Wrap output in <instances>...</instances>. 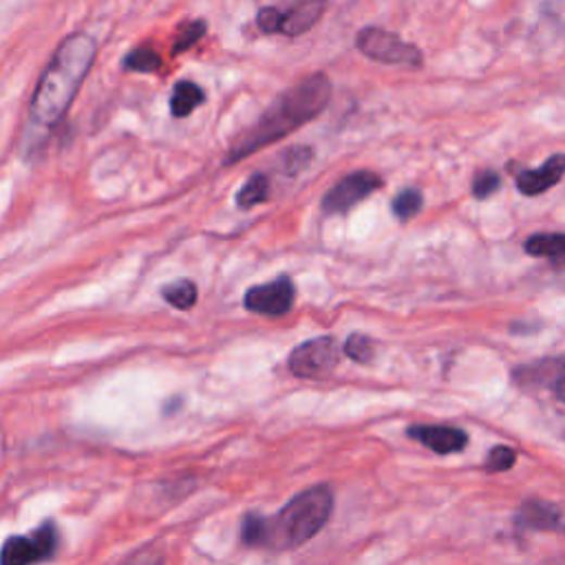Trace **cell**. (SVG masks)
I'll return each mask as SVG.
<instances>
[{
  "mask_svg": "<svg viewBox=\"0 0 565 565\" xmlns=\"http://www.w3.org/2000/svg\"><path fill=\"white\" fill-rule=\"evenodd\" d=\"M203 34H205V23H203V21L184 25V27L179 29V36H177V40H175L173 51L179 53V51H184V49H190Z\"/></svg>",
  "mask_w": 565,
  "mask_h": 565,
  "instance_id": "22",
  "label": "cell"
},
{
  "mask_svg": "<svg viewBox=\"0 0 565 565\" xmlns=\"http://www.w3.org/2000/svg\"><path fill=\"white\" fill-rule=\"evenodd\" d=\"M356 45L363 55L382 64H398V66L422 64V51L415 45L404 42L400 36L385 32L380 27L363 29L356 38Z\"/></svg>",
  "mask_w": 565,
  "mask_h": 565,
  "instance_id": "5",
  "label": "cell"
},
{
  "mask_svg": "<svg viewBox=\"0 0 565 565\" xmlns=\"http://www.w3.org/2000/svg\"><path fill=\"white\" fill-rule=\"evenodd\" d=\"M382 179L372 171H359L342 177L323 199V210L327 215H344L353 205L380 190Z\"/></svg>",
  "mask_w": 565,
  "mask_h": 565,
  "instance_id": "7",
  "label": "cell"
},
{
  "mask_svg": "<svg viewBox=\"0 0 565 565\" xmlns=\"http://www.w3.org/2000/svg\"><path fill=\"white\" fill-rule=\"evenodd\" d=\"M55 543V528L47 522L32 537H10L0 550V565H34L36 561L49 558Z\"/></svg>",
  "mask_w": 565,
  "mask_h": 565,
  "instance_id": "8",
  "label": "cell"
},
{
  "mask_svg": "<svg viewBox=\"0 0 565 565\" xmlns=\"http://www.w3.org/2000/svg\"><path fill=\"white\" fill-rule=\"evenodd\" d=\"M517 526L528 530H558L561 528V511L548 502H526L517 513Z\"/></svg>",
  "mask_w": 565,
  "mask_h": 565,
  "instance_id": "12",
  "label": "cell"
},
{
  "mask_svg": "<svg viewBox=\"0 0 565 565\" xmlns=\"http://www.w3.org/2000/svg\"><path fill=\"white\" fill-rule=\"evenodd\" d=\"M267 539V517L248 513L241 522V541L246 545H265Z\"/></svg>",
  "mask_w": 565,
  "mask_h": 565,
  "instance_id": "19",
  "label": "cell"
},
{
  "mask_svg": "<svg viewBox=\"0 0 565 565\" xmlns=\"http://www.w3.org/2000/svg\"><path fill=\"white\" fill-rule=\"evenodd\" d=\"M162 297L175 310L186 312V310H192L197 303V286L188 278H179V280L168 282V286L162 290Z\"/></svg>",
  "mask_w": 565,
  "mask_h": 565,
  "instance_id": "15",
  "label": "cell"
},
{
  "mask_svg": "<svg viewBox=\"0 0 565 565\" xmlns=\"http://www.w3.org/2000/svg\"><path fill=\"white\" fill-rule=\"evenodd\" d=\"M515 451L508 449V447H494L488 457H486V468L488 470H494V473H502V470H508L515 466Z\"/></svg>",
  "mask_w": 565,
  "mask_h": 565,
  "instance_id": "21",
  "label": "cell"
},
{
  "mask_svg": "<svg viewBox=\"0 0 565 565\" xmlns=\"http://www.w3.org/2000/svg\"><path fill=\"white\" fill-rule=\"evenodd\" d=\"M334 508V494L329 486H314L282 508L274 519H267L265 548L294 550L314 539L327 524Z\"/></svg>",
  "mask_w": 565,
  "mask_h": 565,
  "instance_id": "3",
  "label": "cell"
},
{
  "mask_svg": "<svg viewBox=\"0 0 565 565\" xmlns=\"http://www.w3.org/2000/svg\"><path fill=\"white\" fill-rule=\"evenodd\" d=\"M98 45L89 34L66 36L47 68L42 71L40 83L34 91L29 104V117L25 128V149L34 153L42 147L53 128L64 120L68 106L74 104L87 74L93 66Z\"/></svg>",
  "mask_w": 565,
  "mask_h": 565,
  "instance_id": "1",
  "label": "cell"
},
{
  "mask_svg": "<svg viewBox=\"0 0 565 565\" xmlns=\"http://www.w3.org/2000/svg\"><path fill=\"white\" fill-rule=\"evenodd\" d=\"M494 190H500V175L492 171H481L473 181V194L477 199H488Z\"/></svg>",
  "mask_w": 565,
  "mask_h": 565,
  "instance_id": "23",
  "label": "cell"
},
{
  "mask_svg": "<svg viewBox=\"0 0 565 565\" xmlns=\"http://www.w3.org/2000/svg\"><path fill=\"white\" fill-rule=\"evenodd\" d=\"M314 160L312 149L307 147H297L286 155V168L288 173H301L305 166H310V162Z\"/></svg>",
  "mask_w": 565,
  "mask_h": 565,
  "instance_id": "24",
  "label": "cell"
},
{
  "mask_svg": "<svg viewBox=\"0 0 565 565\" xmlns=\"http://www.w3.org/2000/svg\"><path fill=\"white\" fill-rule=\"evenodd\" d=\"M344 356H349L351 361H356L361 365H367L376 356V344L372 338H367L363 334H351L344 342Z\"/></svg>",
  "mask_w": 565,
  "mask_h": 565,
  "instance_id": "18",
  "label": "cell"
},
{
  "mask_svg": "<svg viewBox=\"0 0 565 565\" xmlns=\"http://www.w3.org/2000/svg\"><path fill=\"white\" fill-rule=\"evenodd\" d=\"M409 438L417 440L424 447H429L431 451H436L440 455L457 453L468 442V438L462 429L444 427V424L442 427H438V424H417V427L409 429Z\"/></svg>",
  "mask_w": 565,
  "mask_h": 565,
  "instance_id": "10",
  "label": "cell"
},
{
  "mask_svg": "<svg viewBox=\"0 0 565 565\" xmlns=\"http://www.w3.org/2000/svg\"><path fill=\"white\" fill-rule=\"evenodd\" d=\"M563 175H565V155H552L537 171L517 173V188L528 197H537L550 190L552 186H556Z\"/></svg>",
  "mask_w": 565,
  "mask_h": 565,
  "instance_id": "11",
  "label": "cell"
},
{
  "mask_svg": "<svg viewBox=\"0 0 565 565\" xmlns=\"http://www.w3.org/2000/svg\"><path fill=\"white\" fill-rule=\"evenodd\" d=\"M201 104H203V91L199 85H194L190 80H181L175 85L173 98H171V111L177 120L188 117Z\"/></svg>",
  "mask_w": 565,
  "mask_h": 565,
  "instance_id": "14",
  "label": "cell"
},
{
  "mask_svg": "<svg viewBox=\"0 0 565 565\" xmlns=\"http://www.w3.org/2000/svg\"><path fill=\"white\" fill-rule=\"evenodd\" d=\"M246 310L261 316H282L294 305V282L290 276H278L272 282L254 286L243 299Z\"/></svg>",
  "mask_w": 565,
  "mask_h": 565,
  "instance_id": "9",
  "label": "cell"
},
{
  "mask_svg": "<svg viewBox=\"0 0 565 565\" xmlns=\"http://www.w3.org/2000/svg\"><path fill=\"white\" fill-rule=\"evenodd\" d=\"M554 393L561 402H565V372L556 378V385H554Z\"/></svg>",
  "mask_w": 565,
  "mask_h": 565,
  "instance_id": "26",
  "label": "cell"
},
{
  "mask_svg": "<svg viewBox=\"0 0 565 565\" xmlns=\"http://www.w3.org/2000/svg\"><path fill=\"white\" fill-rule=\"evenodd\" d=\"M269 194H272L269 192V179L265 175L256 173L237 192V205L243 208V210H250L259 203H265L269 199Z\"/></svg>",
  "mask_w": 565,
  "mask_h": 565,
  "instance_id": "16",
  "label": "cell"
},
{
  "mask_svg": "<svg viewBox=\"0 0 565 565\" xmlns=\"http://www.w3.org/2000/svg\"><path fill=\"white\" fill-rule=\"evenodd\" d=\"M340 363V347L331 336L312 338L299 344L290 353V372L297 378L305 380H321L327 378Z\"/></svg>",
  "mask_w": 565,
  "mask_h": 565,
  "instance_id": "4",
  "label": "cell"
},
{
  "mask_svg": "<svg viewBox=\"0 0 565 565\" xmlns=\"http://www.w3.org/2000/svg\"><path fill=\"white\" fill-rule=\"evenodd\" d=\"M162 64H164L162 58L153 49H149V47L135 49V51H130L124 58V68L126 71H137V74H151V71H160Z\"/></svg>",
  "mask_w": 565,
  "mask_h": 565,
  "instance_id": "17",
  "label": "cell"
},
{
  "mask_svg": "<svg viewBox=\"0 0 565 565\" xmlns=\"http://www.w3.org/2000/svg\"><path fill=\"white\" fill-rule=\"evenodd\" d=\"M331 98V83L327 76L316 74L282 93L263 115L261 120L241 137V141L233 147L226 158V166L237 164L269 145H276L278 139L288 137L297 128L316 120Z\"/></svg>",
  "mask_w": 565,
  "mask_h": 565,
  "instance_id": "2",
  "label": "cell"
},
{
  "mask_svg": "<svg viewBox=\"0 0 565 565\" xmlns=\"http://www.w3.org/2000/svg\"><path fill=\"white\" fill-rule=\"evenodd\" d=\"M526 252L532 256L550 259L554 263H565V235H532L526 241Z\"/></svg>",
  "mask_w": 565,
  "mask_h": 565,
  "instance_id": "13",
  "label": "cell"
},
{
  "mask_svg": "<svg viewBox=\"0 0 565 565\" xmlns=\"http://www.w3.org/2000/svg\"><path fill=\"white\" fill-rule=\"evenodd\" d=\"M325 8V0H305V3L292 8L290 12L265 8L259 12L256 23L263 34H280L297 38L301 34H307L323 18Z\"/></svg>",
  "mask_w": 565,
  "mask_h": 565,
  "instance_id": "6",
  "label": "cell"
},
{
  "mask_svg": "<svg viewBox=\"0 0 565 565\" xmlns=\"http://www.w3.org/2000/svg\"><path fill=\"white\" fill-rule=\"evenodd\" d=\"M126 565H162V554L153 548H147V550L137 552Z\"/></svg>",
  "mask_w": 565,
  "mask_h": 565,
  "instance_id": "25",
  "label": "cell"
},
{
  "mask_svg": "<svg viewBox=\"0 0 565 565\" xmlns=\"http://www.w3.org/2000/svg\"><path fill=\"white\" fill-rule=\"evenodd\" d=\"M422 203H424V199H422L419 190L409 188V190L400 192V194L393 199V215H395L398 219H402V222H409V219H413V217L417 215V212L422 210Z\"/></svg>",
  "mask_w": 565,
  "mask_h": 565,
  "instance_id": "20",
  "label": "cell"
}]
</instances>
